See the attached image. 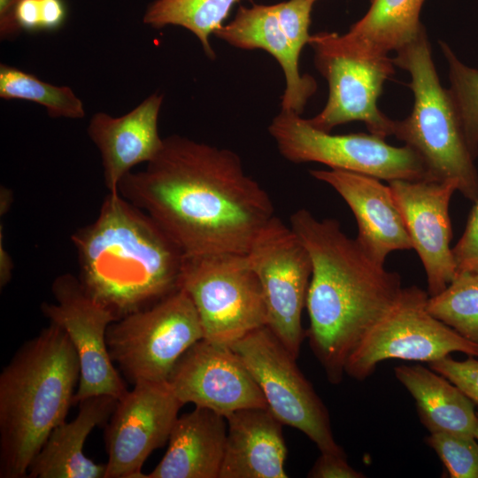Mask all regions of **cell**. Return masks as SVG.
Returning a JSON list of instances; mask_svg holds the SVG:
<instances>
[{"mask_svg":"<svg viewBox=\"0 0 478 478\" xmlns=\"http://www.w3.org/2000/svg\"><path fill=\"white\" fill-rule=\"evenodd\" d=\"M118 191L183 255L246 254L274 216L269 195L245 173L237 153L178 135L165 137L146 168L128 173Z\"/></svg>","mask_w":478,"mask_h":478,"instance_id":"obj_1","label":"cell"},{"mask_svg":"<svg viewBox=\"0 0 478 478\" xmlns=\"http://www.w3.org/2000/svg\"><path fill=\"white\" fill-rule=\"evenodd\" d=\"M290 227L312 266L306 335L328 381L339 383L349 355L401 293V278L370 258L336 220H318L299 209Z\"/></svg>","mask_w":478,"mask_h":478,"instance_id":"obj_2","label":"cell"},{"mask_svg":"<svg viewBox=\"0 0 478 478\" xmlns=\"http://www.w3.org/2000/svg\"><path fill=\"white\" fill-rule=\"evenodd\" d=\"M85 291L117 320L180 289L183 253L145 212L108 193L96 219L71 236Z\"/></svg>","mask_w":478,"mask_h":478,"instance_id":"obj_3","label":"cell"},{"mask_svg":"<svg viewBox=\"0 0 478 478\" xmlns=\"http://www.w3.org/2000/svg\"><path fill=\"white\" fill-rule=\"evenodd\" d=\"M79 380L77 353L57 324L18 349L0 374L1 478L27 477L51 431L66 421Z\"/></svg>","mask_w":478,"mask_h":478,"instance_id":"obj_4","label":"cell"},{"mask_svg":"<svg viewBox=\"0 0 478 478\" xmlns=\"http://www.w3.org/2000/svg\"><path fill=\"white\" fill-rule=\"evenodd\" d=\"M395 66L407 71L414 96L412 112L395 120L397 139L423 160L428 180L452 182L457 191L474 202L478 198V173L466 141L449 89L442 86L425 31L397 51Z\"/></svg>","mask_w":478,"mask_h":478,"instance_id":"obj_5","label":"cell"},{"mask_svg":"<svg viewBox=\"0 0 478 478\" xmlns=\"http://www.w3.org/2000/svg\"><path fill=\"white\" fill-rule=\"evenodd\" d=\"M314 64L328 84L326 105L307 119L315 128L330 132L355 120L362 121L370 134L386 138L394 134L395 120L377 106L385 81L395 73L387 54L366 50L344 35L320 32L311 35Z\"/></svg>","mask_w":478,"mask_h":478,"instance_id":"obj_6","label":"cell"},{"mask_svg":"<svg viewBox=\"0 0 478 478\" xmlns=\"http://www.w3.org/2000/svg\"><path fill=\"white\" fill-rule=\"evenodd\" d=\"M180 289L191 299L207 341L230 345L267 325L262 289L246 254L184 255Z\"/></svg>","mask_w":478,"mask_h":478,"instance_id":"obj_7","label":"cell"},{"mask_svg":"<svg viewBox=\"0 0 478 478\" xmlns=\"http://www.w3.org/2000/svg\"><path fill=\"white\" fill-rule=\"evenodd\" d=\"M202 339L197 310L181 289L113 321L106 333L112 362L133 384L167 382L181 357Z\"/></svg>","mask_w":478,"mask_h":478,"instance_id":"obj_8","label":"cell"},{"mask_svg":"<svg viewBox=\"0 0 478 478\" xmlns=\"http://www.w3.org/2000/svg\"><path fill=\"white\" fill-rule=\"evenodd\" d=\"M280 154L299 164L316 162L330 169L354 172L379 180H428L426 166L407 145L395 147L373 134L332 135L312 127L294 112L281 110L268 126Z\"/></svg>","mask_w":478,"mask_h":478,"instance_id":"obj_9","label":"cell"},{"mask_svg":"<svg viewBox=\"0 0 478 478\" xmlns=\"http://www.w3.org/2000/svg\"><path fill=\"white\" fill-rule=\"evenodd\" d=\"M428 297L420 287L403 288L391 307L349 355L344 373L364 380L387 359L429 363L455 351L478 357V343L466 339L428 311Z\"/></svg>","mask_w":478,"mask_h":478,"instance_id":"obj_10","label":"cell"},{"mask_svg":"<svg viewBox=\"0 0 478 478\" xmlns=\"http://www.w3.org/2000/svg\"><path fill=\"white\" fill-rule=\"evenodd\" d=\"M260 388L270 412L304 433L320 452L344 453L335 442L328 409L296 363V358L267 327L228 345Z\"/></svg>","mask_w":478,"mask_h":478,"instance_id":"obj_11","label":"cell"},{"mask_svg":"<svg viewBox=\"0 0 478 478\" xmlns=\"http://www.w3.org/2000/svg\"><path fill=\"white\" fill-rule=\"evenodd\" d=\"M246 255L262 289L266 326L297 358L305 335L302 312L312 271L310 254L292 227L274 215Z\"/></svg>","mask_w":478,"mask_h":478,"instance_id":"obj_12","label":"cell"},{"mask_svg":"<svg viewBox=\"0 0 478 478\" xmlns=\"http://www.w3.org/2000/svg\"><path fill=\"white\" fill-rule=\"evenodd\" d=\"M55 303H42V312L67 335L79 358L80 380L73 404L98 395L120 398L127 389L109 354L106 333L117 320L106 307L93 299L78 277L58 275L52 282Z\"/></svg>","mask_w":478,"mask_h":478,"instance_id":"obj_13","label":"cell"},{"mask_svg":"<svg viewBox=\"0 0 478 478\" xmlns=\"http://www.w3.org/2000/svg\"><path fill=\"white\" fill-rule=\"evenodd\" d=\"M183 405L166 382H140L118 399L105 424V478H146L143 466L167 442Z\"/></svg>","mask_w":478,"mask_h":478,"instance_id":"obj_14","label":"cell"},{"mask_svg":"<svg viewBox=\"0 0 478 478\" xmlns=\"http://www.w3.org/2000/svg\"><path fill=\"white\" fill-rule=\"evenodd\" d=\"M182 404L210 409L225 418L245 408H268L255 379L228 345L202 339L178 360L167 382Z\"/></svg>","mask_w":478,"mask_h":478,"instance_id":"obj_15","label":"cell"},{"mask_svg":"<svg viewBox=\"0 0 478 478\" xmlns=\"http://www.w3.org/2000/svg\"><path fill=\"white\" fill-rule=\"evenodd\" d=\"M389 186L412 249L424 266L428 296H435L457 275L449 215L450 201L457 188L450 181L431 180H396L389 181Z\"/></svg>","mask_w":478,"mask_h":478,"instance_id":"obj_16","label":"cell"},{"mask_svg":"<svg viewBox=\"0 0 478 478\" xmlns=\"http://www.w3.org/2000/svg\"><path fill=\"white\" fill-rule=\"evenodd\" d=\"M310 174L331 186L349 205L358 224L356 240L374 261L384 265L390 252L412 249L389 186L375 177L343 170H311Z\"/></svg>","mask_w":478,"mask_h":478,"instance_id":"obj_17","label":"cell"},{"mask_svg":"<svg viewBox=\"0 0 478 478\" xmlns=\"http://www.w3.org/2000/svg\"><path fill=\"white\" fill-rule=\"evenodd\" d=\"M164 96L154 93L124 115L95 113L87 133L99 150L104 184L118 193L121 180L138 164L150 162L161 150L164 138L158 121Z\"/></svg>","mask_w":478,"mask_h":478,"instance_id":"obj_18","label":"cell"},{"mask_svg":"<svg viewBox=\"0 0 478 478\" xmlns=\"http://www.w3.org/2000/svg\"><path fill=\"white\" fill-rule=\"evenodd\" d=\"M213 35L235 48L260 49L274 57L285 77L281 110L302 114L318 86L313 77L300 73V53L281 28L274 4L241 5L232 20Z\"/></svg>","mask_w":478,"mask_h":478,"instance_id":"obj_19","label":"cell"},{"mask_svg":"<svg viewBox=\"0 0 478 478\" xmlns=\"http://www.w3.org/2000/svg\"><path fill=\"white\" fill-rule=\"evenodd\" d=\"M227 438L219 478H287L282 423L268 408H245L226 417Z\"/></svg>","mask_w":478,"mask_h":478,"instance_id":"obj_20","label":"cell"},{"mask_svg":"<svg viewBox=\"0 0 478 478\" xmlns=\"http://www.w3.org/2000/svg\"><path fill=\"white\" fill-rule=\"evenodd\" d=\"M118 399L98 395L81 401L74 420L59 424L32 460L30 478H105L106 463L97 464L84 455L91 431L109 420Z\"/></svg>","mask_w":478,"mask_h":478,"instance_id":"obj_21","label":"cell"},{"mask_svg":"<svg viewBox=\"0 0 478 478\" xmlns=\"http://www.w3.org/2000/svg\"><path fill=\"white\" fill-rule=\"evenodd\" d=\"M227 431L224 416L196 406L177 418L165 455L146 478H219Z\"/></svg>","mask_w":478,"mask_h":478,"instance_id":"obj_22","label":"cell"},{"mask_svg":"<svg viewBox=\"0 0 478 478\" xmlns=\"http://www.w3.org/2000/svg\"><path fill=\"white\" fill-rule=\"evenodd\" d=\"M394 372L413 397L420 421L430 434L474 436L478 421L474 403L455 384L420 364L400 365Z\"/></svg>","mask_w":478,"mask_h":478,"instance_id":"obj_23","label":"cell"},{"mask_svg":"<svg viewBox=\"0 0 478 478\" xmlns=\"http://www.w3.org/2000/svg\"><path fill=\"white\" fill-rule=\"evenodd\" d=\"M424 1L372 0L366 14L343 35L370 51H397L425 28L420 21Z\"/></svg>","mask_w":478,"mask_h":478,"instance_id":"obj_24","label":"cell"},{"mask_svg":"<svg viewBox=\"0 0 478 478\" xmlns=\"http://www.w3.org/2000/svg\"><path fill=\"white\" fill-rule=\"evenodd\" d=\"M239 0H153L144 12L143 21L156 29L181 27L199 41L204 54L214 59L211 36L224 25Z\"/></svg>","mask_w":478,"mask_h":478,"instance_id":"obj_25","label":"cell"},{"mask_svg":"<svg viewBox=\"0 0 478 478\" xmlns=\"http://www.w3.org/2000/svg\"><path fill=\"white\" fill-rule=\"evenodd\" d=\"M0 97L36 103L51 118L79 120L85 116L82 101L70 87L48 83L5 64L0 65Z\"/></svg>","mask_w":478,"mask_h":478,"instance_id":"obj_26","label":"cell"},{"mask_svg":"<svg viewBox=\"0 0 478 478\" xmlns=\"http://www.w3.org/2000/svg\"><path fill=\"white\" fill-rule=\"evenodd\" d=\"M427 309L458 334L478 343V273L457 274L443 291L428 297Z\"/></svg>","mask_w":478,"mask_h":478,"instance_id":"obj_27","label":"cell"},{"mask_svg":"<svg viewBox=\"0 0 478 478\" xmlns=\"http://www.w3.org/2000/svg\"><path fill=\"white\" fill-rule=\"evenodd\" d=\"M449 66L451 94L468 148L478 157V69L462 63L447 43L440 42Z\"/></svg>","mask_w":478,"mask_h":478,"instance_id":"obj_28","label":"cell"},{"mask_svg":"<svg viewBox=\"0 0 478 478\" xmlns=\"http://www.w3.org/2000/svg\"><path fill=\"white\" fill-rule=\"evenodd\" d=\"M427 443L436 451L451 478H478V441L455 433H431Z\"/></svg>","mask_w":478,"mask_h":478,"instance_id":"obj_29","label":"cell"},{"mask_svg":"<svg viewBox=\"0 0 478 478\" xmlns=\"http://www.w3.org/2000/svg\"><path fill=\"white\" fill-rule=\"evenodd\" d=\"M66 18L63 0H19L14 19L20 31H52L58 29Z\"/></svg>","mask_w":478,"mask_h":478,"instance_id":"obj_30","label":"cell"},{"mask_svg":"<svg viewBox=\"0 0 478 478\" xmlns=\"http://www.w3.org/2000/svg\"><path fill=\"white\" fill-rule=\"evenodd\" d=\"M313 0H287L274 4L281 28L294 48L301 53L311 38L309 28Z\"/></svg>","mask_w":478,"mask_h":478,"instance_id":"obj_31","label":"cell"},{"mask_svg":"<svg viewBox=\"0 0 478 478\" xmlns=\"http://www.w3.org/2000/svg\"><path fill=\"white\" fill-rule=\"evenodd\" d=\"M428 365L478 405V359L470 356L465 360H456L446 356L431 361Z\"/></svg>","mask_w":478,"mask_h":478,"instance_id":"obj_32","label":"cell"},{"mask_svg":"<svg viewBox=\"0 0 478 478\" xmlns=\"http://www.w3.org/2000/svg\"><path fill=\"white\" fill-rule=\"evenodd\" d=\"M457 274L478 273V198L468 216L462 236L452 248Z\"/></svg>","mask_w":478,"mask_h":478,"instance_id":"obj_33","label":"cell"},{"mask_svg":"<svg viewBox=\"0 0 478 478\" xmlns=\"http://www.w3.org/2000/svg\"><path fill=\"white\" fill-rule=\"evenodd\" d=\"M311 478H362L346 460L345 453L321 452L308 473Z\"/></svg>","mask_w":478,"mask_h":478,"instance_id":"obj_34","label":"cell"},{"mask_svg":"<svg viewBox=\"0 0 478 478\" xmlns=\"http://www.w3.org/2000/svg\"><path fill=\"white\" fill-rule=\"evenodd\" d=\"M19 1V0H0L1 40L12 39L21 32L14 19V11Z\"/></svg>","mask_w":478,"mask_h":478,"instance_id":"obj_35","label":"cell"},{"mask_svg":"<svg viewBox=\"0 0 478 478\" xmlns=\"http://www.w3.org/2000/svg\"><path fill=\"white\" fill-rule=\"evenodd\" d=\"M12 260L1 243L0 286L4 287L12 277Z\"/></svg>","mask_w":478,"mask_h":478,"instance_id":"obj_36","label":"cell"},{"mask_svg":"<svg viewBox=\"0 0 478 478\" xmlns=\"http://www.w3.org/2000/svg\"><path fill=\"white\" fill-rule=\"evenodd\" d=\"M477 416H478V412H477ZM474 436H475L476 440L478 441V421H477V426H476Z\"/></svg>","mask_w":478,"mask_h":478,"instance_id":"obj_37","label":"cell"},{"mask_svg":"<svg viewBox=\"0 0 478 478\" xmlns=\"http://www.w3.org/2000/svg\"><path fill=\"white\" fill-rule=\"evenodd\" d=\"M314 2H316L317 0H313Z\"/></svg>","mask_w":478,"mask_h":478,"instance_id":"obj_38","label":"cell"}]
</instances>
